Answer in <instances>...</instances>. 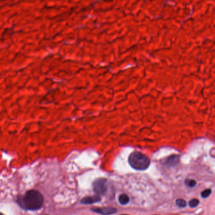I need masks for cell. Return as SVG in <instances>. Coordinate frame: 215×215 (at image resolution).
<instances>
[{"mask_svg":"<svg viewBox=\"0 0 215 215\" xmlns=\"http://www.w3.org/2000/svg\"><path fill=\"white\" fill-rule=\"evenodd\" d=\"M199 201L198 199H192L191 201H189V206L190 208H195L199 205Z\"/></svg>","mask_w":215,"mask_h":215,"instance_id":"9","label":"cell"},{"mask_svg":"<svg viewBox=\"0 0 215 215\" xmlns=\"http://www.w3.org/2000/svg\"><path fill=\"white\" fill-rule=\"evenodd\" d=\"M179 161V157L177 155H173L167 158L166 163L168 166L171 167V166H175L177 164H178Z\"/></svg>","mask_w":215,"mask_h":215,"instance_id":"6","label":"cell"},{"mask_svg":"<svg viewBox=\"0 0 215 215\" xmlns=\"http://www.w3.org/2000/svg\"><path fill=\"white\" fill-rule=\"evenodd\" d=\"M100 198L98 196H89L84 198L82 199L81 202L85 205H90V204H93L100 201Z\"/></svg>","mask_w":215,"mask_h":215,"instance_id":"5","label":"cell"},{"mask_svg":"<svg viewBox=\"0 0 215 215\" xmlns=\"http://www.w3.org/2000/svg\"><path fill=\"white\" fill-rule=\"evenodd\" d=\"M91 210L103 215H110L116 213V209L113 208H92Z\"/></svg>","mask_w":215,"mask_h":215,"instance_id":"4","label":"cell"},{"mask_svg":"<svg viewBox=\"0 0 215 215\" xmlns=\"http://www.w3.org/2000/svg\"><path fill=\"white\" fill-rule=\"evenodd\" d=\"M122 215H126V214H122Z\"/></svg>","mask_w":215,"mask_h":215,"instance_id":"13","label":"cell"},{"mask_svg":"<svg viewBox=\"0 0 215 215\" xmlns=\"http://www.w3.org/2000/svg\"><path fill=\"white\" fill-rule=\"evenodd\" d=\"M128 162L131 167L137 171H144L150 165V158L138 151L133 152L130 154Z\"/></svg>","mask_w":215,"mask_h":215,"instance_id":"2","label":"cell"},{"mask_svg":"<svg viewBox=\"0 0 215 215\" xmlns=\"http://www.w3.org/2000/svg\"><path fill=\"white\" fill-rule=\"evenodd\" d=\"M94 190L98 195H104L107 189V180L104 178L97 179L93 184Z\"/></svg>","mask_w":215,"mask_h":215,"instance_id":"3","label":"cell"},{"mask_svg":"<svg viewBox=\"0 0 215 215\" xmlns=\"http://www.w3.org/2000/svg\"><path fill=\"white\" fill-rule=\"evenodd\" d=\"M186 184H187V186L190 187H194L196 184V180H193V179H190V180H187L186 181Z\"/></svg>","mask_w":215,"mask_h":215,"instance_id":"11","label":"cell"},{"mask_svg":"<svg viewBox=\"0 0 215 215\" xmlns=\"http://www.w3.org/2000/svg\"><path fill=\"white\" fill-rule=\"evenodd\" d=\"M211 193V189H206L204 191L202 192V193H201V196L203 198H208L210 194Z\"/></svg>","mask_w":215,"mask_h":215,"instance_id":"10","label":"cell"},{"mask_svg":"<svg viewBox=\"0 0 215 215\" xmlns=\"http://www.w3.org/2000/svg\"><path fill=\"white\" fill-rule=\"evenodd\" d=\"M0 215H3V214H2V213H0Z\"/></svg>","mask_w":215,"mask_h":215,"instance_id":"12","label":"cell"},{"mask_svg":"<svg viewBox=\"0 0 215 215\" xmlns=\"http://www.w3.org/2000/svg\"><path fill=\"white\" fill-rule=\"evenodd\" d=\"M177 205L180 208H184L186 206V202L182 199H178L176 201Z\"/></svg>","mask_w":215,"mask_h":215,"instance_id":"8","label":"cell"},{"mask_svg":"<svg viewBox=\"0 0 215 215\" xmlns=\"http://www.w3.org/2000/svg\"><path fill=\"white\" fill-rule=\"evenodd\" d=\"M21 202L25 209L35 211L39 209L42 206L44 198L37 191L30 190L26 192Z\"/></svg>","mask_w":215,"mask_h":215,"instance_id":"1","label":"cell"},{"mask_svg":"<svg viewBox=\"0 0 215 215\" xmlns=\"http://www.w3.org/2000/svg\"><path fill=\"white\" fill-rule=\"evenodd\" d=\"M129 199L126 195H121L119 198V201L122 205H127L129 202Z\"/></svg>","mask_w":215,"mask_h":215,"instance_id":"7","label":"cell"}]
</instances>
